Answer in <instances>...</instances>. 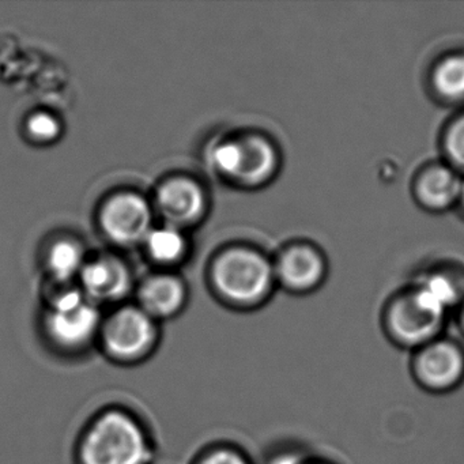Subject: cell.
<instances>
[{
	"instance_id": "cell-8",
	"label": "cell",
	"mask_w": 464,
	"mask_h": 464,
	"mask_svg": "<svg viewBox=\"0 0 464 464\" xmlns=\"http://www.w3.org/2000/svg\"><path fill=\"white\" fill-rule=\"evenodd\" d=\"M82 293L94 305L121 304L131 292V276L123 263L116 259H100L81 271Z\"/></svg>"
},
{
	"instance_id": "cell-10",
	"label": "cell",
	"mask_w": 464,
	"mask_h": 464,
	"mask_svg": "<svg viewBox=\"0 0 464 464\" xmlns=\"http://www.w3.org/2000/svg\"><path fill=\"white\" fill-rule=\"evenodd\" d=\"M160 211L173 225L198 221L205 211L206 200L200 187L188 179H173L157 194Z\"/></svg>"
},
{
	"instance_id": "cell-1",
	"label": "cell",
	"mask_w": 464,
	"mask_h": 464,
	"mask_svg": "<svg viewBox=\"0 0 464 464\" xmlns=\"http://www.w3.org/2000/svg\"><path fill=\"white\" fill-rule=\"evenodd\" d=\"M72 453L74 464H154L159 445L137 411L123 404H108L86 420Z\"/></svg>"
},
{
	"instance_id": "cell-20",
	"label": "cell",
	"mask_w": 464,
	"mask_h": 464,
	"mask_svg": "<svg viewBox=\"0 0 464 464\" xmlns=\"http://www.w3.org/2000/svg\"><path fill=\"white\" fill-rule=\"evenodd\" d=\"M28 131L32 138L40 142H51L59 137L61 126L53 116L47 113H37L29 119Z\"/></svg>"
},
{
	"instance_id": "cell-13",
	"label": "cell",
	"mask_w": 464,
	"mask_h": 464,
	"mask_svg": "<svg viewBox=\"0 0 464 464\" xmlns=\"http://www.w3.org/2000/svg\"><path fill=\"white\" fill-rule=\"evenodd\" d=\"M461 183L447 168H433L420 178L418 195L431 208H445L458 199Z\"/></svg>"
},
{
	"instance_id": "cell-9",
	"label": "cell",
	"mask_w": 464,
	"mask_h": 464,
	"mask_svg": "<svg viewBox=\"0 0 464 464\" xmlns=\"http://www.w3.org/2000/svg\"><path fill=\"white\" fill-rule=\"evenodd\" d=\"M187 304V289L178 276H154L137 293V305L156 322L175 319Z\"/></svg>"
},
{
	"instance_id": "cell-6",
	"label": "cell",
	"mask_w": 464,
	"mask_h": 464,
	"mask_svg": "<svg viewBox=\"0 0 464 464\" xmlns=\"http://www.w3.org/2000/svg\"><path fill=\"white\" fill-rule=\"evenodd\" d=\"M411 374L417 384L431 393H447L464 382V349L445 336L412 352Z\"/></svg>"
},
{
	"instance_id": "cell-25",
	"label": "cell",
	"mask_w": 464,
	"mask_h": 464,
	"mask_svg": "<svg viewBox=\"0 0 464 464\" xmlns=\"http://www.w3.org/2000/svg\"><path fill=\"white\" fill-rule=\"evenodd\" d=\"M314 464H333V463H330V461L319 460V459H314Z\"/></svg>"
},
{
	"instance_id": "cell-24",
	"label": "cell",
	"mask_w": 464,
	"mask_h": 464,
	"mask_svg": "<svg viewBox=\"0 0 464 464\" xmlns=\"http://www.w3.org/2000/svg\"><path fill=\"white\" fill-rule=\"evenodd\" d=\"M459 198H460L461 202H463V205H464V183H463V184H461V187H460V195H459Z\"/></svg>"
},
{
	"instance_id": "cell-4",
	"label": "cell",
	"mask_w": 464,
	"mask_h": 464,
	"mask_svg": "<svg viewBox=\"0 0 464 464\" xmlns=\"http://www.w3.org/2000/svg\"><path fill=\"white\" fill-rule=\"evenodd\" d=\"M276 271L251 249L236 248L222 254L211 268V286L225 305L251 311L263 305L273 292Z\"/></svg>"
},
{
	"instance_id": "cell-3",
	"label": "cell",
	"mask_w": 464,
	"mask_h": 464,
	"mask_svg": "<svg viewBox=\"0 0 464 464\" xmlns=\"http://www.w3.org/2000/svg\"><path fill=\"white\" fill-rule=\"evenodd\" d=\"M161 341V323L137 304H121L102 317L97 350L113 365L132 368L151 360Z\"/></svg>"
},
{
	"instance_id": "cell-11",
	"label": "cell",
	"mask_w": 464,
	"mask_h": 464,
	"mask_svg": "<svg viewBox=\"0 0 464 464\" xmlns=\"http://www.w3.org/2000/svg\"><path fill=\"white\" fill-rule=\"evenodd\" d=\"M324 276V263L314 249L295 246L285 252L278 262L276 276L286 289L305 293L314 289Z\"/></svg>"
},
{
	"instance_id": "cell-5",
	"label": "cell",
	"mask_w": 464,
	"mask_h": 464,
	"mask_svg": "<svg viewBox=\"0 0 464 464\" xmlns=\"http://www.w3.org/2000/svg\"><path fill=\"white\" fill-rule=\"evenodd\" d=\"M445 314L429 306L415 290L396 298L387 308L384 328L388 339L404 350H415L441 336Z\"/></svg>"
},
{
	"instance_id": "cell-17",
	"label": "cell",
	"mask_w": 464,
	"mask_h": 464,
	"mask_svg": "<svg viewBox=\"0 0 464 464\" xmlns=\"http://www.w3.org/2000/svg\"><path fill=\"white\" fill-rule=\"evenodd\" d=\"M434 86L445 99H463L464 56H452L442 62L434 72Z\"/></svg>"
},
{
	"instance_id": "cell-15",
	"label": "cell",
	"mask_w": 464,
	"mask_h": 464,
	"mask_svg": "<svg viewBox=\"0 0 464 464\" xmlns=\"http://www.w3.org/2000/svg\"><path fill=\"white\" fill-rule=\"evenodd\" d=\"M431 308L447 316L448 311L460 300V292L450 279L441 276H429L415 289Z\"/></svg>"
},
{
	"instance_id": "cell-12",
	"label": "cell",
	"mask_w": 464,
	"mask_h": 464,
	"mask_svg": "<svg viewBox=\"0 0 464 464\" xmlns=\"http://www.w3.org/2000/svg\"><path fill=\"white\" fill-rule=\"evenodd\" d=\"M237 142L240 161L235 180L248 187L267 181L276 168V153L273 146L259 137L244 138Z\"/></svg>"
},
{
	"instance_id": "cell-23",
	"label": "cell",
	"mask_w": 464,
	"mask_h": 464,
	"mask_svg": "<svg viewBox=\"0 0 464 464\" xmlns=\"http://www.w3.org/2000/svg\"><path fill=\"white\" fill-rule=\"evenodd\" d=\"M459 324H460V330L464 335V304L461 305L460 316H459Z\"/></svg>"
},
{
	"instance_id": "cell-16",
	"label": "cell",
	"mask_w": 464,
	"mask_h": 464,
	"mask_svg": "<svg viewBox=\"0 0 464 464\" xmlns=\"http://www.w3.org/2000/svg\"><path fill=\"white\" fill-rule=\"evenodd\" d=\"M146 244L151 257L165 265L178 262L186 252V241L183 236L173 227L150 230L146 237Z\"/></svg>"
},
{
	"instance_id": "cell-2",
	"label": "cell",
	"mask_w": 464,
	"mask_h": 464,
	"mask_svg": "<svg viewBox=\"0 0 464 464\" xmlns=\"http://www.w3.org/2000/svg\"><path fill=\"white\" fill-rule=\"evenodd\" d=\"M102 309L82 290L69 289L53 295L40 322L42 342L62 360H80L97 350Z\"/></svg>"
},
{
	"instance_id": "cell-14",
	"label": "cell",
	"mask_w": 464,
	"mask_h": 464,
	"mask_svg": "<svg viewBox=\"0 0 464 464\" xmlns=\"http://www.w3.org/2000/svg\"><path fill=\"white\" fill-rule=\"evenodd\" d=\"M82 249L72 241H59L50 251L48 270L59 282L66 284L75 274L82 271Z\"/></svg>"
},
{
	"instance_id": "cell-18",
	"label": "cell",
	"mask_w": 464,
	"mask_h": 464,
	"mask_svg": "<svg viewBox=\"0 0 464 464\" xmlns=\"http://www.w3.org/2000/svg\"><path fill=\"white\" fill-rule=\"evenodd\" d=\"M191 464H254L244 448L232 441L206 445L192 459Z\"/></svg>"
},
{
	"instance_id": "cell-19",
	"label": "cell",
	"mask_w": 464,
	"mask_h": 464,
	"mask_svg": "<svg viewBox=\"0 0 464 464\" xmlns=\"http://www.w3.org/2000/svg\"><path fill=\"white\" fill-rule=\"evenodd\" d=\"M240 149L238 142H225L217 146L213 151V164L222 175L235 179L237 175Z\"/></svg>"
},
{
	"instance_id": "cell-21",
	"label": "cell",
	"mask_w": 464,
	"mask_h": 464,
	"mask_svg": "<svg viewBox=\"0 0 464 464\" xmlns=\"http://www.w3.org/2000/svg\"><path fill=\"white\" fill-rule=\"evenodd\" d=\"M447 150L456 164L464 167V118L456 121L447 135Z\"/></svg>"
},
{
	"instance_id": "cell-22",
	"label": "cell",
	"mask_w": 464,
	"mask_h": 464,
	"mask_svg": "<svg viewBox=\"0 0 464 464\" xmlns=\"http://www.w3.org/2000/svg\"><path fill=\"white\" fill-rule=\"evenodd\" d=\"M314 459L295 450H276L266 464H314Z\"/></svg>"
},
{
	"instance_id": "cell-7",
	"label": "cell",
	"mask_w": 464,
	"mask_h": 464,
	"mask_svg": "<svg viewBox=\"0 0 464 464\" xmlns=\"http://www.w3.org/2000/svg\"><path fill=\"white\" fill-rule=\"evenodd\" d=\"M150 225V208L140 195H116L105 203L102 211L105 235L121 246H131L148 237Z\"/></svg>"
}]
</instances>
